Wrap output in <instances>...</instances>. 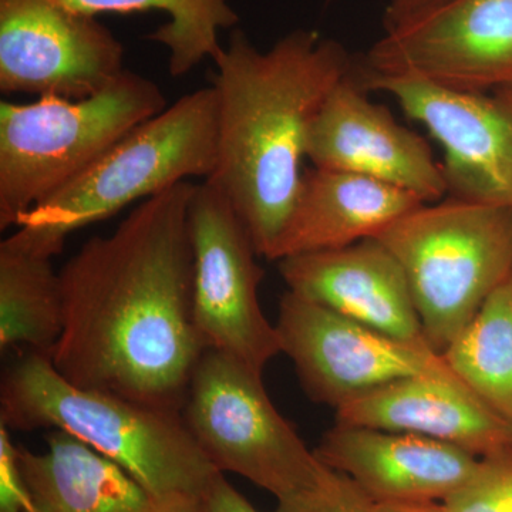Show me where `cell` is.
<instances>
[{"label": "cell", "instance_id": "28", "mask_svg": "<svg viewBox=\"0 0 512 512\" xmlns=\"http://www.w3.org/2000/svg\"><path fill=\"white\" fill-rule=\"evenodd\" d=\"M377 512H450L443 501L377 504Z\"/></svg>", "mask_w": 512, "mask_h": 512}, {"label": "cell", "instance_id": "1", "mask_svg": "<svg viewBox=\"0 0 512 512\" xmlns=\"http://www.w3.org/2000/svg\"><path fill=\"white\" fill-rule=\"evenodd\" d=\"M194 185L141 201L59 272L63 332L49 357L69 382L181 413L207 350L192 315Z\"/></svg>", "mask_w": 512, "mask_h": 512}, {"label": "cell", "instance_id": "14", "mask_svg": "<svg viewBox=\"0 0 512 512\" xmlns=\"http://www.w3.org/2000/svg\"><path fill=\"white\" fill-rule=\"evenodd\" d=\"M278 268L288 291L306 301L393 338L429 346L402 266L377 239L291 256Z\"/></svg>", "mask_w": 512, "mask_h": 512}, {"label": "cell", "instance_id": "4", "mask_svg": "<svg viewBox=\"0 0 512 512\" xmlns=\"http://www.w3.org/2000/svg\"><path fill=\"white\" fill-rule=\"evenodd\" d=\"M218 163V99L214 87L185 94L37 204L3 239L32 254L55 258L67 238L191 178L208 180Z\"/></svg>", "mask_w": 512, "mask_h": 512}, {"label": "cell", "instance_id": "16", "mask_svg": "<svg viewBox=\"0 0 512 512\" xmlns=\"http://www.w3.org/2000/svg\"><path fill=\"white\" fill-rule=\"evenodd\" d=\"M336 423L416 434L481 457L512 444V426L456 376L396 380L336 409Z\"/></svg>", "mask_w": 512, "mask_h": 512}, {"label": "cell", "instance_id": "26", "mask_svg": "<svg viewBox=\"0 0 512 512\" xmlns=\"http://www.w3.org/2000/svg\"><path fill=\"white\" fill-rule=\"evenodd\" d=\"M202 504L204 512H259L237 488L225 480L222 473L211 481L210 487L202 495Z\"/></svg>", "mask_w": 512, "mask_h": 512}, {"label": "cell", "instance_id": "25", "mask_svg": "<svg viewBox=\"0 0 512 512\" xmlns=\"http://www.w3.org/2000/svg\"><path fill=\"white\" fill-rule=\"evenodd\" d=\"M448 2L451 0H389L384 12V32L406 28Z\"/></svg>", "mask_w": 512, "mask_h": 512}, {"label": "cell", "instance_id": "8", "mask_svg": "<svg viewBox=\"0 0 512 512\" xmlns=\"http://www.w3.org/2000/svg\"><path fill=\"white\" fill-rule=\"evenodd\" d=\"M192 249V315L205 348L234 357L262 375L282 353L259 285L264 269L247 225L208 181L195 184L188 205Z\"/></svg>", "mask_w": 512, "mask_h": 512}, {"label": "cell", "instance_id": "7", "mask_svg": "<svg viewBox=\"0 0 512 512\" xmlns=\"http://www.w3.org/2000/svg\"><path fill=\"white\" fill-rule=\"evenodd\" d=\"M181 417L220 473L247 478L276 500L329 473L269 399L262 375L217 350H205L195 367Z\"/></svg>", "mask_w": 512, "mask_h": 512}, {"label": "cell", "instance_id": "6", "mask_svg": "<svg viewBox=\"0 0 512 512\" xmlns=\"http://www.w3.org/2000/svg\"><path fill=\"white\" fill-rule=\"evenodd\" d=\"M402 266L427 345L443 353L512 272V210L448 198L375 238Z\"/></svg>", "mask_w": 512, "mask_h": 512}, {"label": "cell", "instance_id": "17", "mask_svg": "<svg viewBox=\"0 0 512 512\" xmlns=\"http://www.w3.org/2000/svg\"><path fill=\"white\" fill-rule=\"evenodd\" d=\"M421 204L426 202L416 195L372 178L313 167L303 173L295 204L268 261L376 238Z\"/></svg>", "mask_w": 512, "mask_h": 512}, {"label": "cell", "instance_id": "27", "mask_svg": "<svg viewBox=\"0 0 512 512\" xmlns=\"http://www.w3.org/2000/svg\"><path fill=\"white\" fill-rule=\"evenodd\" d=\"M147 512H204L200 495L170 493L153 497Z\"/></svg>", "mask_w": 512, "mask_h": 512}, {"label": "cell", "instance_id": "13", "mask_svg": "<svg viewBox=\"0 0 512 512\" xmlns=\"http://www.w3.org/2000/svg\"><path fill=\"white\" fill-rule=\"evenodd\" d=\"M306 158L315 168L372 178L424 202L447 194L443 167L427 141L369 99L359 60L323 103L309 133Z\"/></svg>", "mask_w": 512, "mask_h": 512}, {"label": "cell", "instance_id": "29", "mask_svg": "<svg viewBox=\"0 0 512 512\" xmlns=\"http://www.w3.org/2000/svg\"><path fill=\"white\" fill-rule=\"evenodd\" d=\"M498 94H501V96L504 97L505 100L510 101L512 104V86L511 87H505V89L497 90Z\"/></svg>", "mask_w": 512, "mask_h": 512}, {"label": "cell", "instance_id": "18", "mask_svg": "<svg viewBox=\"0 0 512 512\" xmlns=\"http://www.w3.org/2000/svg\"><path fill=\"white\" fill-rule=\"evenodd\" d=\"M43 453L19 447L28 512H147L150 494L127 471L64 431L52 430Z\"/></svg>", "mask_w": 512, "mask_h": 512}, {"label": "cell", "instance_id": "15", "mask_svg": "<svg viewBox=\"0 0 512 512\" xmlns=\"http://www.w3.org/2000/svg\"><path fill=\"white\" fill-rule=\"evenodd\" d=\"M313 451L377 504L444 501L466 483L480 458L416 434L339 423L323 434Z\"/></svg>", "mask_w": 512, "mask_h": 512}, {"label": "cell", "instance_id": "22", "mask_svg": "<svg viewBox=\"0 0 512 512\" xmlns=\"http://www.w3.org/2000/svg\"><path fill=\"white\" fill-rule=\"evenodd\" d=\"M443 503L450 512H512V444L478 458L473 474Z\"/></svg>", "mask_w": 512, "mask_h": 512}, {"label": "cell", "instance_id": "24", "mask_svg": "<svg viewBox=\"0 0 512 512\" xmlns=\"http://www.w3.org/2000/svg\"><path fill=\"white\" fill-rule=\"evenodd\" d=\"M19 447L9 429L0 424V512H28L30 498L19 466Z\"/></svg>", "mask_w": 512, "mask_h": 512}, {"label": "cell", "instance_id": "19", "mask_svg": "<svg viewBox=\"0 0 512 512\" xmlns=\"http://www.w3.org/2000/svg\"><path fill=\"white\" fill-rule=\"evenodd\" d=\"M52 258L0 244V349L50 356L63 332V293Z\"/></svg>", "mask_w": 512, "mask_h": 512}, {"label": "cell", "instance_id": "10", "mask_svg": "<svg viewBox=\"0 0 512 512\" xmlns=\"http://www.w3.org/2000/svg\"><path fill=\"white\" fill-rule=\"evenodd\" d=\"M367 90L392 96L443 147L447 194L512 210V104L501 94L463 92L406 76L367 72Z\"/></svg>", "mask_w": 512, "mask_h": 512}, {"label": "cell", "instance_id": "21", "mask_svg": "<svg viewBox=\"0 0 512 512\" xmlns=\"http://www.w3.org/2000/svg\"><path fill=\"white\" fill-rule=\"evenodd\" d=\"M63 8L97 18L103 13H167L168 20L147 39L170 50L171 76L190 73L202 60L217 59L220 29L234 28L238 15L228 0H52Z\"/></svg>", "mask_w": 512, "mask_h": 512}, {"label": "cell", "instance_id": "20", "mask_svg": "<svg viewBox=\"0 0 512 512\" xmlns=\"http://www.w3.org/2000/svg\"><path fill=\"white\" fill-rule=\"evenodd\" d=\"M441 356L491 412L512 426V272Z\"/></svg>", "mask_w": 512, "mask_h": 512}, {"label": "cell", "instance_id": "23", "mask_svg": "<svg viewBox=\"0 0 512 512\" xmlns=\"http://www.w3.org/2000/svg\"><path fill=\"white\" fill-rule=\"evenodd\" d=\"M275 512H377V503L352 478L330 468L315 487L278 500Z\"/></svg>", "mask_w": 512, "mask_h": 512}, {"label": "cell", "instance_id": "3", "mask_svg": "<svg viewBox=\"0 0 512 512\" xmlns=\"http://www.w3.org/2000/svg\"><path fill=\"white\" fill-rule=\"evenodd\" d=\"M0 424L64 431L127 471L151 497L204 495L217 470L185 427L181 413L77 386L47 355L28 352L6 370Z\"/></svg>", "mask_w": 512, "mask_h": 512}, {"label": "cell", "instance_id": "2", "mask_svg": "<svg viewBox=\"0 0 512 512\" xmlns=\"http://www.w3.org/2000/svg\"><path fill=\"white\" fill-rule=\"evenodd\" d=\"M214 63L218 163L204 181L231 201L268 259L301 187L313 123L357 59L315 30H293L262 52L234 29Z\"/></svg>", "mask_w": 512, "mask_h": 512}, {"label": "cell", "instance_id": "5", "mask_svg": "<svg viewBox=\"0 0 512 512\" xmlns=\"http://www.w3.org/2000/svg\"><path fill=\"white\" fill-rule=\"evenodd\" d=\"M158 84L133 72L82 100L0 103V229L92 167L131 130L167 109Z\"/></svg>", "mask_w": 512, "mask_h": 512}, {"label": "cell", "instance_id": "9", "mask_svg": "<svg viewBox=\"0 0 512 512\" xmlns=\"http://www.w3.org/2000/svg\"><path fill=\"white\" fill-rule=\"evenodd\" d=\"M275 326L303 390L335 410L406 377L456 376L429 346L393 338L289 291Z\"/></svg>", "mask_w": 512, "mask_h": 512}, {"label": "cell", "instance_id": "11", "mask_svg": "<svg viewBox=\"0 0 512 512\" xmlns=\"http://www.w3.org/2000/svg\"><path fill=\"white\" fill-rule=\"evenodd\" d=\"M124 72L123 45L94 16L52 0H0V92L82 100Z\"/></svg>", "mask_w": 512, "mask_h": 512}, {"label": "cell", "instance_id": "12", "mask_svg": "<svg viewBox=\"0 0 512 512\" xmlns=\"http://www.w3.org/2000/svg\"><path fill=\"white\" fill-rule=\"evenodd\" d=\"M363 69L463 90L512 86V0H451L406 28L386 32Z\"/></svg>", "mask_w": 512, "mask_h": 512}]
</instances>
